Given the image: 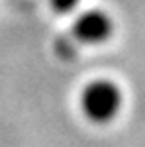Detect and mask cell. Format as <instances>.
<instances>
[{
  "mask_svg": "<svg viewBox=\"0 0 145 147\" xmlns=\"http://www.w3.org/2000/svg\"><path fill=\"white\" fill-rule=\"evenodd\" d=\"M75 37L82 43L88 45H98L110 39L114 32V22L112 18L102 10H86L82 12L75 22Z\"/></svg>",
  "mask_w": 145,
  "mask_h": 147,
  "instance_id": "obj_2",
  "label": "cell"
},
{
  "mask_svg": "<svg viewBox=\"0 0 145 147\" xmlns=\"http://www.w3.org/2000/svg\"><path fill=\"white\" fill-rule=\"evenodd\" d=\"M80 104L90 122L108 124L122 108V90L112 80H94L82 90Z\"/></svg>",
  "mask_w": 145,
  "mask_h": 147,
  "instance_id": "obj_1",
  "label": "cell"
},
{
  "mask_svg": "<svg viewBox=\"0 0 145 147\" xmlns=\"http://www.w3.org/2000/svg\"><path fill=\"white\" fill-rule=\"evenodd\" d=\"M51 4L57 12H71L80 4V0H51Z\"/></svg>",
  "mask_w": 145,
  "mask_h": 147,
  "instance_id": "obj_3",
  "label": "cell"
}]
</instances>
